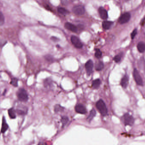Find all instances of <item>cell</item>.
Wrapping results in <instances>:
<instances>
[{"label": "cell", "instance_id": "5b68a950", "mask_svg": "<svg viewBox=\"0 0 145 145\" xmlns=\"http://www.w3.org/2000/svg\"><path fill=\"white\" fill-rule=\"evenodd\" d=\"M133 77L134 78L135 81L138 85L143 86V81L142 78L140 75L138 71L136 69H134L133 71Z\"/></svg>", "mask_w": 145, "mask_h": 145}, {"label": "cell", "instance_id": "4fadbf2b", "mask_svg": "<svg viewBox=\"0 0 145 145\" xmlns=\"http://www.w3.org/2000/svg\"><path fill=\"white\" fill-rule=\"evenodd\" d=\"M9 126L7 124L5 118L3 117L2 119V127H1V132L2 133H4L8 129Z\"/></svg>", "mask_w": 145, "mask_h": 145}, {"label": "cell", "instance_id": "4316f807", "mask_svg": "<svg viewBox=\"0 0 145 145\" xmlns=\"http://www.w3.org/2000/svg\"><path fill=\"white\" fill-rule=\"evenodd\" d=\"M16 112L19 115H25L27 113V110H23L21 109H18L16 110Z\"/></svg>", "mask_w": 145, "mask_h": 145}, {"label": "cell", "instance_id": "83f0119b", "mask_svg": "<svg viewBox=\"0 0 145 145\" xmlns=\"http://www.w3.org/2000/svg\"><path fill=\"white\" fill-rule=\"evenodd\" d=\"M137 34V29H135V30H133L131 35V37H132V39L134 38L135 36Z\"/></svg>", "mask_w": 145, "mask_h": 145}, {"label": "cell", "instance_id": "7a4b0ae2", "mask_svg": "<svg viewBox=\"0 0 145 145\" xmlns=\"http://www.w3.org/2000/svg\"><path fill=\"white\" fill-rule=\"evenodd\" d=\"M17 95L18 99L20 101L26 102L29 99L27 93L25 89H20L17 93Z\"/></svg>", "mask_w": 145, "mask_h": 145}, {"label": "cell", "instance_id": "ac0fdd59", "mask_svg": "<svg viewBox=\"0 0 145 145\" xmlns=\"http://www.w3.org/2000/svg\"><path fill=\"white\" fill-rule=\"evenodd\" d=\"M8 114L11 119H15L16 118V111L13 108L9 109Z\"/></svg>", "mask_w": 145, "mask_h": 145}, {"label": "cell", "instance_id": "9a60e30c", "mask_svg": "<svg viewBox=\"0 0 145 145\" xmlns=\"http://www.w3.org/2000/svg\"><path fill=\"white\" fill-rule=\"evenodd\" d=\"M137 48L139 52L141 53L144 52L145 51V43L141 42L137 44Z\"/></svg>", "mask_w": 145, "mask_h": 145}, {"label": "cell", "instance_id": "44dd1931", "mask_svg": "<svg viewBox=\"0 0 145 145\" xmlns=\"http://www.w3.org/2000/svg\"><path fill=\"white\" fill-rule=\"evenodd\" d=\"M69 119L67 117L65 116L62 117L61 119V122L63 125L62 126L63 127H65V125L67 124L68 122H69Z\"/></svg>", "mask_w": 145, "mask_h": 145}, {"label": "cell", "instance_id": "7c38bea8", "mask_svg": "<svg viewBox=\"0 0 145 145\" xmlns=\"http://www.w3.org/2000/svg\"><path fill=\"white\" fill-rule=\"evenodd\" d=\"M129 77L127 75H125V76H123V78L121 79L120 82V84L123 88L124 89L127 88L129 84Z\"/></svg>", "mask_w": 145, "mask_h": 145}, {"label": "cell", "instance_id": "d4e9b609", "mask_svg": "<svg viewBox=\"0 0 145 145\" xmlns=\"http://www.w3.org/2000/svg\"><path fill=\"white\" fill-rule=\"evenodd\" d=\"M102 53L101 51L99 49H96L95 53V56L97 58H100L102 57Z\"/></svg>", "mask_w": 145, "mask_h": 145}, {"label": "cell", "instance_id": "8992f818", "mask_svg": "<svg viewBox=\"0 0 145 145\" xmlns=\"http://www.w3.org/2000/svg\"><path fill=\"white\" fill-rule=\"evenodd\" d=\"M71 42L76 48L81 49L83 46V44L80 42V40L76 36L72 35L71 37Z\"/></svg>", "mask_w": 145, "mask_h": 145}, {"label": "cell", "instance_id": "e0dca14e", "mask_svg": "<svg viewBox=\"0 0 145 145\" xmlns=\"http://www.w3.org/2000/svg\"><path fill=\"white\" fill-rule=\"evenodd\" d=\"M113 24V22L109 21H105L102 23V26L105 30H108Z\"/></svg>", "mask_w": 145, "mask_h": 145}, {"label": "cell", "instance_id": "6da1fadb", "mask_svg": "<svg viewBox=\"0 0 145 145\" xmlns=\"http://www.w3.org/2000/svg\"><path fill=\"white\" fill-rule=\"evenodd\" d=\"M96 107L103 116H105L108 114V109L105 103L102 99L99 100L96 103Z\"/></svg>", "mask_w": 145, "mask_h": 145}, {"label": "cell", "instance_id": "277c9868", "mask_svg": "<svg viewBox=\"0 0 145 145\" xmlns=\"http://www.w3.org/2000/svg\"><path fill=\"white\" fill-rule=\"evenodd\" d=\"M85 9L83 6L78 5L74 6L72 8V12L74 14L78 16H81L85 12Z\"/></svg>", "mask_w": 145, "mask_h": 145}, {"label": "cell", "instance_id": "8fae6325", "mask_svg": "<svg viewBox=\"0 0 145 145\" xmlns=\"http://www.w3.org/2000/svg\"><path fill=\"white\" fill-rule=\"evenodd\" d=\"M99 12L101 18L103 20L107 19L108 18V13L105 9L103 7H100L99 9Z\"/></svg>", "mask_w": 145, "mask_h": 145}, {"label": "cell", "instance_id": "f546056e", "mask_svg": "<svg viewBox=\"0 0 145 145\" xmlns=\"http://www.w3.org/2000/svg\"><path fill=\"white\" fill-rule=\"evenodd\" d=\"M51 39H52L53 41H57L59 40L57 37L54 36L51 37Z\"/></svg>", "mask_w": 145, "mask_h": 145}, {"label": "cell", "instance_id": "2e32d148", "mask_svg": "<svg viewBox=\"0 0 145 145\" xmlns=\"http://www.w3.org/2000/svg\"><path fill=\"white\" fill-rule=\"evenodd\" d=\"M96 114V112L94 109H92L91 111H90L89 115L87 117V120L89 122H91V120L95 116Z\"/></svg>", "mask_w": 145, "mask_h": 145}, {"label": "cell", "instance_id": "5bb4252c", "mask_svg": "<svg viewBox=\"0 0 145 145\" xmlns=\"http://www.w3.org/2000/svg\"><path fill=\"white\" fill-rule=\"evenodd\" d=\"M101 84V81L99 79L94 80L92 82V86L94 89H97L99 88Z\"/></svg>", "mask_w": 145, "mask_h": 145}, {"label": "cell", "instance_id": "603a6c76", "mask_svg": "<svg viewBox=\"0 0 145 145\" xmlns=\"http://www.w3.org/2000/svg\"><path fill=\"white\" fill-rule=\"evenodd\" d=\"M10 84L12 85V86L14 87H18V79L16 78H12L11 79L10 82Z\"/></svg>", "mask_w": 145, "mask_h": 145}, {"label": "cell", "instance_id": "cb8c5ba5", "mask_svg": "<svg viewBox=\"0 0 145 145\" xmlns=\"http://www.w3.org/2000/svg\"><path fill=\"white\" fill-rule=\"evenodd\" d=\"M122 57V53H120V54L116 55L114 58L113 60L116 63H119L121 61V57Z\"/></svg>", "mask_w": 145, "mask_h": 145}, {"label": "cell", "instance_id": "9c48e42d", "mask_svg": "<svg viewBox=\"0 0 145 145\" xmlns=\"http://www.w3.org/2000/svg\"><path fill=\"white\" fill-rule=\"evenodd\" d=\"M75 110L77 113L80 114H86L87 110L86 107L81 104H78L75 107Z\"/></svg>", "mask_w": 145, "mask_h": 145}, {"label": "cell", "instance_id": "4dcf8cb0", "mask_svg": "<svg viewBox=\"0 0 145 145\" xmlns=\"http://www.w3.org/2000/svg\"><path fill=\"white\" fill-rule=\"evenodd\" d=\"M145 17H144V19H143V21H142V23H143H143H144V21H145Z\"/></svg>", "mask_w": 145, "mask_h": 145}, {"label": "cell", "instance_id": "ba28073f", "mask_svg": "<svg viewBox=\"0 0 145 145\" xmlns=\"http://www.w3.org/2000/svg\"><path fill=\"white\" fill-rule=\"evenodd\" d=\"M131 18V15L129 12H126L122 14L119 19V22L120 24H124L129 21Z\"/></svg>", "mask_w": 145, "mask_h": 145}, {"label": "cell", "instance_id": "ffe728a7", "mask_svg": "<svg viewBox=\"0 0 145 145\" xmlns=\"http://www.w3.org/2000/svg\"><path fill=\"white\" fill-rule=\"evenodd\" d=\"M104 65L102 62L100 61L95 65V69L97 71H100L103 69Z\"/></svg>", "mask_w": 145, "mask_h": 145}, {"label": "cell", "instance_id": "484cf974", "mask_svg": "<svg viewBox=\"0 0 145 145\" xmlns=\"http://www.w3.org/2000/svg\"><path fill=\"white\" fill-rule=\"evenodd\" d=\"M5 18L4 16H3L2 12H1L0 14V24L1 26H2L4 23Z\"/></svg>", "mask_w": 145, "mask_h": 145}, {"label": "cell", "instance_id": "30bf717a", "mask_svg": "<svg viewBox=\"0 0 145 145\" xmlns=\"http://www.w3.org/2000/svg\"><path fill=\"white\" fill-rule=\"evenodd\" d=\"M65 28L67 30H69L71 32H77L78 31V28L75 26L72 23H70L69 22H66L64 25Z\"/></svg>", "mask_w": 145, "mask_h": 145}, {"label": "cell", "instance_id": "d6986e66", "mask_svg": "<svg viewBox=\"0 0 145 145\" xmlns=\"http://www.w3.org/2000/svg\"><path fill=\"white\" fill-rule=\"evenodd\" d=\"M57 12L58 13L63 15H66L69 13L68 10H66V9L63 7H58L57 8Z\"/></svg>", "mask_w": 145, "mask_h": 145}, {"label": "cell", "instance_id": "3957f363", "mask_svg": "<svg viewBox=\"0 0 145 145\" xmlns=\"http://www.w3.org/2000/svg\"><path fill=\"white\" fill-rule=\"evenodd\" d=\"M124 124L125 125H133L134 123V120L133 116L131 115L129 113H126L124 114L123 117Z\"/></svg>", "mask_w": 145, "mask_h": 145}, {"label": "cell", "instance_id": "52a82bcc", "mask_svg": "<svg viewBox=\"0 0 145 145\" xmlns=\"http://www.w3.org/2000/svg\"><path fill=\"white\" fill-rule=\"evenodd\" d=\"M93 62L91 60H89L86 63L85 65V67L86 68V72L88 75L89 76L91 75L93 71Z\"/></svg>", "mask_w": 145, "mask_h": 145}, {"label": "cell", "instance_id": "7402d4cb", "mask_svg": "<svg viewBox=\"0 0 145 145\" xmlns=\"http://www.w3.org/2000/svg\"><path fill=\"white\" fill-rule=\"evenodd\" d=\"M64 108L62 107L61 105L59 104H57L55 105L54 108V111L56 113H58L59 112H61L64 110Z\"/></svg>", "mask_w": 145, "mask_h": 145}, {"label": "cell", "instance_id": "f1b7e54d", "mask_svg": "<svg viewBox=\"0 0 145 145\" xmlns=\"http://www.w3.org/2000/svg\"><path fill=\"white\" fill-rule=\"evenodd\" d=\"M45 57H46V59L49 61H51L53 59L52 56H50V55H47V56H46Z\"/></svg>", "mask_w": 145, "mask_h": 145}]
</instances>
